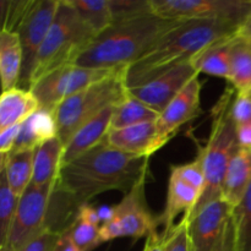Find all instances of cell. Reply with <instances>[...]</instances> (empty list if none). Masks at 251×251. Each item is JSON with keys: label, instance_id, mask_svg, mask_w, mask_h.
<instances>
[{"label": "cell", "instance_id": "cell-32", "mask_svg": "<svg viewBox=\"0 0 251 251\" xmlns=\"http://www.w3.org/2000/svg\"><path fill=\"white\" fill-rule=\"evenodd\" d=\"M172 168L184 181L190 184L193 188L202 194L203 186H205V172H203L202 156L200 152L198 151V154L191 162L180 164V166H172Z\"/></svg>", "mask_w": 251, "mask_h": 251}, {"label": "cell", "instance_id": "cell-6", "mask_svg": "<svg viewBox=\"0 0 251 251\" xmlns=\"http://www.w3.org/2000/svg\"><path fill=\"white\" fill-rule=\"evenodd\" d=\"M126 71L127 68L117 69L109 76L78 91L59 105L55 119L58 137L64 147L86 123L107 108L119 104L129 96Z\"/></svg>", "mask_w": 251, "mask_h": 251}, {"label": "cell", "instance_id": "cell-28", "mask_svg": "<svg viewBox=\"0 0 251 251\" xmlns=\"http://www.w3.org/2000/svg\"><path fill=\"white\" fill-rule=\"evenodd\" d=\"M100 225L91 222L76 212V217L70 223L66 232L74 244L80 251H92L102 244L100 235Z\"/></svg>", "mask_w": 251, "mask_h": 251}, {"label": "cell", "instance_id": "cell-13", "mask_svg": "<svg viewBox=\"0 0 251 251\" xmlns=\"http://www.w3.org/2000/svg\"><path fill=\"white\" fill-rule=\"evenodd\" d=\"M199 75L200 74L194 68L193 63L189 61L157 76L139 87L129 88V92L132 97L161 113L181 92V90Z\"/></svg>", "mask_w": 251, "mask_h": 251}, {"label": "cell", "instance_id": "cell-24", "mask_svg": "<svg viewBox=\"0 0 251 251\" xmlns=\"http://www.w3.org/2000/svg\"><path fill=\"white\" fill-rule=\"evenodd\" d=\"M54 137H58L55 112L39 108L21 124V131L14 150H36Z\"/></svg>", "mask_w": 251, "mask_h": 251}, {"label": "cell", "instance_id": "cell-15", "mask_svg": "<svg viewBox=\"0 0 251 251\" xmlns=\"http://www.w3.org/2000/svg\"><path fill=\"white\" fill-rule=\"evenodd\" d=\"M103 142L124 153L142 157H151L164 146L156 122L110 129Z\"/></svg>", "mask_w": 251, "mask_h": 251}, {"label": "cell", "instance_id": "cell-26", "mask_svg": "<svg viewBox=\"0 0 251 251\" xmlns=\"http://www.w3.org/2000/svg\"><path fill=\"white\" fill-rule=\"evenodd\" d=\"M159 114L161 113L137 98L132 97L129 92V96L123 102L115 105L110 129H120L142 123L157 122Z\"/></svg>", "mask_w": 251, "mask_h": 251}, {"label": "cell", "instance_id": "cell-23", "mask_svg": "<svg viewBox=\"0 0 251 251\" xmlns=\"http://www.w3.org/2000/svg\"><path fill=\"white\" fill-rule=\"evenodd\" d=\"M34 150H14L0 158V171L16 198H21L33 178Z\"/></svg>", "mask_w": 251, "mask_h": 251}, {"label": "cell", "instance_id": "cell-5", "mask_svg": "<svg viewBox=\"0 0 251 251\" xmlns=\"http://www.w3.org/2000/svg\"><path fill=\"white\" fill-rule=\"evenodd\" d=\"M97 36L69 0H60L53 25L39 49L29 90L33 83L51 71L76 64Z\"/></svg>", "mask_w": 251, "mask_h": 251}, {"label": "cell", "instance_id": "cell-34", "mask_svg": "<svg viewBox=\"0 0 251 251\" xmlns=\"http://www.w3.org/2000/svg\"><path fill=\"white\" fill-rule=\"evenodd\" d=\"M114 21L152 11L151 0H110Z\"/></svg>", "mask_w": 251, "mask_h": 251}, {"label": "cell", "instance_id": "cell-20", "mask_svg": "<svg viewBox=\"0 0 251 251\" xmlns=\"http://www.w3.org/2000/svg\"><path fill=\"white\" fill-rule=\"evenodd\" d=\"M39 103L31 90L12 88L0 97V131L20 125L39 109Z\"/></svg>", "mask_w": 251, "mask_h": 251}, {"label": "cell", "instance_id": "cell-16", "mask_svg": "<svg viewBox=\"0 0 251 251\" xmlns=\"http://www.w3.org/2000/svg\"><path fill=\"white\" fill-rule=\"evenodd\" d=\"M200 198V191L184 181L176 172L171 168L166 206L162 215L157 220L158 225L163 226V232L161 234L167 235L183 218L190 216Z\"/></svg>", "mask_w": 251, "mask_h": 251}, {"label": "cell", "instance_id": "cell-39", "mask_svg": "<svg viewBox=\"0 0 251 251\" xmlns=\"http://www.w3.org/2000/svg\"><path fill=\"white\" fill-rule=\"evenodd\" d=\"M238 141L240 147L251 151V122L238 126Z\"/></svg>", "mask_w": 251, "mask_h": 251}, {"label": "cell", "instance_id": "cell-7", "mask_svg": "<svg viewBox=\"0 0 251 251\" xmlns=\"http://www.w3.org/2000/svg\"><path fill=\"white\" fill-rule=\"evenodd\" d=\"M149 176L150 172L110 210V216L100 227L102 244L124 237L132 239L147 238L152 232L157 230L158 223L150 211L146 200Z\"/></svg>", "mask_w": 251, "mask_h": 251}, {"label": "cell", "instance_id": "cell-1", "mask_svg": "<svg viewBox=\"0 0 251 251\" xmlns=\"http://www.w3.org/2000/svg\"><path fill=\"white\" fill-rule=\"evenodd\" d=\"M150 157L135 156L104 142L61 167L54 193L78 207L110 190L126 194L150 172Z\"/></svg>", "mask_w": 251, "mask_h": 251}, {"label": "cell", "instance_id": "cell-21", "mask_svg": "<svg viewBox=\"0 0 251 251\" xmlns=\"http://www.w3.org/2000/svg\"><path fill=\"white\" fill-rule=\"evenodd\" d=\"M237 41V33L215 42L203 49L193 59L194 68L199 74H207L211 76L230 80V63L232 51Z\"/></svg>", "mask_w": 251, "mask_h": 251}, {"label": "cell", "instance_id": "cell-17", "mask_svg": "<svg viewBox=\"0 0 251 251\" xmlns=\"http://www.w3.org/2000/svg\"><path fill=\"white\" fill-rule=\"evenodd\" d=\"M114 108L115 105H113V107H109L105 110H103L100 114H98L92 120L86 123L83 126H81L74 134L70 141L64 147L63 166L69 163V162L74 161V159L78 158L83 153L95 149L96 146H98V145L104 141L108 131L112 127Z\"/></svg>", "mask_w": 251, "mask_h": 251}, {"label": "cell", "instance_id": "cell-41", "mask_svg": "<svg viewBox=\"0 0 251 251\" xmlns=\"http://www.w3.org/2000/svg\"><path fill=\"white\" fill-rule=\"evenodd\" d=\"M60 251H80L77 249L74 242L71 240L70 235L68 234V232H64V237H63V242H61V247H60Z\"/></svg>", "mask_w": 251, "mask_h": 251}, {"label": "cell", "instance_id": "cell-9", "mask_svg": "<svg viewBox=\"0 0 251 251\" xmlns=\"http://www.w3.org/2000/svg\"><path fill=\"white\" fill-rule=\"evenodd\" d=\"M115 70L117 69L107 70L71 64L56 69L42 77L33 83L31 91L38 100L41 109L55 112L59 105L71 96L97 81L103 80Z\"/></svg>", "mask_w": 251, "mask_h": 251}, {"label": "cell", "instance_id": "cell-14", "mask_svg": "<svg viewBox=\"0 0 251 251\" xmlns=\"http://www.w3.org/2000/svg\"><path fill=\"white\" fill-rule=\"evenodd\" d=\"M199 76L194 77L159 114L156 124L163 145H166L184 124L198 117L201 112L202 82Z\"/></svg>", "mask_w": 251, "mask_h": 251}, {"label": "cell", "instance_id": "cell-33", "mask_svg": "<svg viewBox=\"0 0 251 251\" xmlns=\"http://www.w3.org/2000/svg\"><path fill=\"white\" fill-rule=\"evenodd\" d=\"M162 239H163L164 251H191L188 221L183 218L172 232L167 235H162Z\"/></svg>", "mask_w": 251, "mask_h": 251}, {"label": "cell", "instance_id": "cell-4", "mask_svg": "<svg viewBox=\"0 0 251 251\" xmlns=\"http://www.w3.org/2000/svg\"><path fill=\"white\" fill-rule=\"evenodd\" d=\"M235 90L229 86L226 88L218 102L213 105L211 114V130L205 147L199 152L202 156L205 186L198 205L184 220L190 221L206 205L217 199H222V185L228 164L233 154L239 149L238 126L232 115V104Z\"/></svg>", "mask_w": 251, "mask_h": 251}, {"label": "cell", "instance_id": "cell-12", "mask_svg": "<svg viewBox=\"0 0 251 251\" xmlns=\"http://www.w3.org/2000/svg\"><path fill=\"white\" fill-rule=\"evenodd\" d=\"M233 211L223 199H217L188 221L191 251H215L232 222Z\"/></svg>", "mask_w": 251, "mask_h": 251}, {"label": "cell", "instance_id": "cell-3", "mask_svg": "<svg viewBox=\"0 0 251 251\" xmlns=\"http://www.w3.org/2000/svg\"><path fill=\"white\" fill-rule=\"evenodd\" d=\"M239 27L230 22H181L127 68V86L129 88L139 87L181 64L193 61L208 46L237 33Z\"/></svg>", "mask_w": 251, "mask_h": 251}, {"label": "cell", "instance_id": "cell-37", "mask_svg": "<svg viewBox=\"0 0 251 251\" xmlns=\"http://www.w3.org/2000/svg\"><path fill=\"white\" fill-rule=\"evenodd\" d=\"M142 251H164L163 239H162L161 233H158L157 230L152 232L146 238V243H145Z\"/></svg>", "mask_w": 251, "mask_h": 251}, {"label": "cell", "instance_id": "cell-36", "mask_svg": "<svg viewBox=\"0 0 251 251\" xmlns=\"http://www.w3.org/2000/svg\"><path fill=\"white\" fill-rule=\"evenodd\" d=\"M20 131H21V124L0 131V154L1 156L10 153L14 150Z\"/></svg>", "mask_w": 251, "mask_h": 251}, {"label": "cell", "instance_id": "cell-22", "mask_svg": "<svg viewBox=\"0 0 251 251\" xmlns=\"http://www.w3.org/2000/svg\"><path fill=\"white\" fill-rule=\"evenodd\" d=\"M64 145L59 137L49 140L34 150L33 178L31 185L42 186L56 184L63 166Z\"/></svg>", "mask_w": 251, "mask_h": 251}, {"label": "cell", "instance_id": "cell-31", "mask_svg": "<svg viewBox=\"0 0 251 251\" xmlns=\"http://www.w3.org/2000/svg\"><path fill=\"white\" fill-rule=\"evenodd\" d=\"M65 230L47 227L37 237L29 240L20 251H60Z\"/></svg>", "mask_w": 251, "mask_h": 251}, {"label": "cell", "instance_id": "cell-35", "mask_svg": "<svg viewBox=\"0 0 251 251\" xmlns=\"http://www.w3.org/2000/svg\"><path fill=\"white\" fill-rule=\"evenodd\" d=\"M232 115L237 126L251 122V95L235 92L232 104Z\"/></svg>", "mask_w": 251, "mask_h": 251}, {"label": "cell", "instance_id": "cell-40", "mask_svg": "<svg viewBox=\"0 0 251 251\" xmlns=\"http://www.w3.org/2000/svg\"><path fill=\"white\" fill-rule=\"evenodd\" d=\"M237 36L251 43V14L247 19V21L239 27V29H238L237 32Z\"/></svg>", "mask_w": 251, "mask_h": 251}, {"label": "cell", "instance_id": "cell-19", "mask_svg": "<svg viewBox=\"0 0 251 251\" xmlns=\"http://www.w3.org/2000/svg\"><path fill=\"white\" fill-rule=\"evenodd\" d=\"M24 69V49L17 32L0 31V78L2 92L19 87Z\"/></svg>", "mask_w": 251, "mask_h": 251}, {"label": "cell", "instance_id": "cell-29", "mask_svg": "<svg viewBox=\"0 0 251 251\" xmlns=\"http://www.w3.org/2000/svg\"><path fill=\"white\" fill-rule=\"evenodd\" d=\"M235 251H251V185L232 216Z\"/></svg>", "mask_w": 251, "mask_h": 251}, {"label": "cell", "instance_id": "cell-18", "mask_svg": "<svg viewBox=\"0 0 251 251\" xmlns=\"http://www.w3.org/2000/svg\"><path fill=\"white\" fill-rule=\"evenodd\" d=\"M251 185V151L239 146L226 172L222 199L234 210L244 200Z\"/></svg>", "mask_w": 251, "mask_h": 251}, {"label": "cell", "instance_id": "cell-27", "mask_svg": "<svg viewBox=\"0 0 251 251\" xmlns=\"http://www.w3.org/2000/svg\"><path fill=\"white\" fill-rule=\"evenodd\" d=\"M69 2L97 34L109 28L114 22L110 0H69Z\"/></svg>", "mask_w": 251, "mask_h": 251}, {"label": "cell", "instance_id": "cell-8", "mask_svg": "<svg viewBox=\"0 0 251 251\" xmlns=\"http://www.w3.org/2000/svg\"><path fill=\"white\" fill-rule=\"evenodd\" d=\"M151 7L163 19L230 22L242 26L251 14V0H151Z\"/></svg>", "mask_w": 251, "mask_h": 251}, {"label": "cell", "instance_id": "cell-2", "mask_svg": "<svg viewBox=\"0 0 251 251\" xmlns=\"http://www.w3.org/2000/svg\"><path fill=\"white\" fill-rule=\"evenodd\" d=\"M181 22L153 11L118 20L96 37L76 65L107 70L129 68Z\"/></svg>", "mask_w": 251, "mask_h": 251}, {"label": "cell", "instance_id": "cell-25", "mask_svg": "<svg viewBox=\"0 0 251 251\" xmlns=\"http://www.w3.org/2000/svg\"><path fill=\"white\" fill-rule=\"evenodd\" d=\"M229 85L240 95H251V43L237 36L232 51Z\"/></svg>", "mask_w": 251, "mask_h": 251}, {"label": "cell", "instance_id": "cell-38", "mask_svg": "<svg viewBox=\"0 0 251 251\" xmlns=\"http://www.w3.org/2000/svg\"><path fill=\"white\" fill-rule=\"evenodd\" d=\"M235 240H234V228H233V222H230L228 230L226 232L222 242L217 245L215 251H235Z\"/></svg>", "mask_w": 251, "mask_h": 251}, {"label": "cell", "instance_id": "cell-30", "mask_svg": "<svg viewBox=\"0 0 251 251\" xmlns=\"http://www.w3.org/2000/svg\"><path fill=\"white\" fill-rule=\"evenodd\" d=\"M19 201L10 189L5 174L0 171V250L6 244Z\"/></svg>", "mask_w": 251, "mask_h": 251}, {"label": "cell", "instance_id": "cell-10", "mask_svg": "<svg viewBox=\"0 0 251 251\" xmlns=\"http://www.w3.org/2000/svg\"><path fill=\"white\" fill-rule=\"evenodd\" d=\"M56 184L29 185L20 198L16 215L7 237L6 244L0 251H20L27 243L49 227L48 215Z\"/></svg>", "mask_w": 251, "mask_h": 251}, {"label": "cell", "instance_id": "cell-11", "mask_svg": "<svg viewBox=\"0 0 251 251\" xmlns=\"http://www.w3.org/2000/svg\"><path fill=\"white\" fill-rule=\"evenodd\" d=\"M59 5L60 0H29L26 11L15 28L24 49V69L19 83L20 88L29 90L39 49L53 25Z\"/></svg>", "mask_w": 251, "mask_h": 251}]
</instances>
